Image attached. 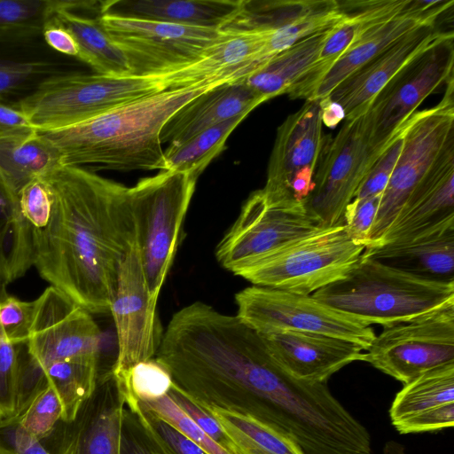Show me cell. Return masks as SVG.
Returning a JSON list of instances; mask_svg holds the SVG:
<instances>
[{"label":"cell","instance_id":"1","mask_svg":"<svg viewBox=\"0 0 454 454\" xmlns=\"http://www.w3.org/2000/svg\"><path fill=\"white\" fill-rule=\"evenodd\" d=\"M43 177L53 201L34 236V266L90 313L110 312L121 262L136 242L129 187L75 166Z\"/></svg>","mask_w":454,"mask_h":454},{"label":"cell","instance_id":"2","mask_svg":"<svg viewBox=\"0 0 454 454\" xmlns=\"http://www.w3.org/2000/svg\"><path fill=\"white\" fill-rule=\"evenodd\" d=\"M226 82H200L166 90L118 106L69 127L38 131L59 153L62 165L116 171H164L160 132L184 106Z\"/></svg>","mask_w":454,"mask_h":454},{"label":"cell","instance_id":"3","mask_svg":"<svg viewBox=\"0 0 454 454\" xmlns=\"http://www.w3.org/2000/svg\"><path fill=\"white\" fill-rule=\"evenodd\" d=\"M312 296L371 325L387 327L453 306L454 281L423 278L363 254L346 277Z\"/></svg>","mask_w":454,"mask_h":454},{"label":"cell","instance_id":"4","mask_svg":"<svg viewBox=\"0 0 454 454\" xmlns=\"http://www.w3.org/2000/svg\"><path fill=\"white\" fill-rule=\"evenodd\" d=\"M164 76L69 73L50 78L12 104L37 131L85 121L135 99L166 90Z\"/></svg>","mask_w":454,"mask_h":454},{"label":"cell","instance_id":"5","mask_svg":"<svg viewBox=\"0 0 454 454\" xmlns=\"http://www.w3.org/2000/svg\"><path fill=\"white\" fill-rule=\"evenodd\" d=\"M197 180L189 173L164 170L129 187L136 247L155 300L174 262Z\"/></svg>","mask_w":454,"mask_h":454},{"label":"cell","instance_id":"6","mask_svg":"<svg viewBox=\"0 0 454 454\" xmlns=\"http://www.w3.org/2000/svg\"><path fill=\"white\" fill-rule=\"evenodd\" d=\"M365 247L348 235L344 224L322 228L252 262L238 270L253 284L312 295L348 275Z\"/></svg>","mask_w":454,"mask_h":454},{"label":"cell","instance_id":"7","mask_svg":"<svg viewBox=\"0 0 454 454\" xmlns=\"http://www.w3.org/2000/svg\"><path fill=\"white\" fill-rule=\"evenodd\" d=\"M446 85L436 106L416 112L409 120L402 153L382 193L366 248L380 243L411 192L454 148V78Z\"/></svg>","mask_w":454,"mask_h":454},{"label":"cell","instance_id":"8","mask_svg":"<svg viewBox=\"0 0 454 454\" xmlns=\"http://www.w3.org/2000/svg\"><path fill=\"white\" fill-rule=\"evenodd\" d=\"M370 110L346 121L332 137L314 176V189L303 201L308 213L322 228L343 224L346 207L388 141L373 140Z\"/></svg>","mask_w":454,"mask_h":454},{"label":"cell","instance_id":"9","mask_svg":"<svg viewBox=\"0 0 454 454\" xmlns=\"http://www.w3.org/2000/svg\"><path fill=\"white\" fill-rule=\"evenodd\" d=\"M237 317L263 333L295 331L341 339L364 351L376 334L370 324L331 307L312 295L252 286L235 295Z\"/></svg>","mask_w":454,"mask_h":454},{"label":"cell","instance_id":"10","mask_svg":"<svg viewBox=\"0 0 454 454\" xmlns=\"http://www.w3.org/2000/svg\"><path fill=\"white\" fill-rule=\"evenodd\" d=\"M100 23L122 51L132 76H161L199 60L226 30L99 15Z\"/></svg>","mask_w":454,"mask_h":454},{"label":"cell","instance_id":"11","mask_svg":"<svg viewBox=\"0 0 454 454\" xmlns=\"http://www.w3.org/2000/svg\"><path fill=\"white\" fill-rule=\"evenodd\" d=\"M322 229L303 202L270 200L263 192L251 193L232 226L217 245L219 263L235 274L252 262Z\"/></svg>","mask_w":454,"mask_h":454},{"label":"cell","instance_id":"12","mask_svg":"<svg viewBox=\"0 0 454 454\" xmlns=\"http://www.w3.org/2000/svg\"><path fill=\"white\" fill-rule=\"evenodd\" d=\"M383 328L365 350L364 362L403 384L454 364V305Z\"/></svg>","mask_w":454,"mask_h":454},{"label":"cell","instance_id":"13","mask_svg":"<svg viewBox=\"0 0 454 454\" xmlns=\"http://www.w3.org/2000/svg\"><path fill=\"white\" fill-rule=\"evenodd\" d=\"M453 39L452 31L443 32L375 97L369 110L376 144L388 141L428 96L454 78Z\"/></svg>","mask_w":454,"mask_h":454},{"label":"cell","instance_id":"14","mask_svg":"<svg viewBox=\"0 0 454 454\" xmlns=\"http://www.w3.org/2000/svg\"><path fill=\"white\" fill-rule=\"evenodd\" d=\"M101 332L91 313L50 286L34 301L33 320L24 352L42 369L75 357L99 356Z\"/></svg>","mask_w":454,"mask_h":454},{"label":"cell","instance_id":"15","mask_svg":"<svg viewBox=\"0 0 454 454\" xmlns=\"http://www.w3.org/2000/svg\"><path fill=\"white\" fill-rule=\"evenodd\" d=\"M157 301L149 293L135 242L121 262L110 307L118 346L113 379L134 364L155 357L164 333L156 311Z\"/></svg>","mask_w":454,"mask_h":454},{"label":"cell","instance_id":"16","mask_svg":"<svg viewBox=\"0 0 454 454\" xmlns=\"http://www.w3.org/2000/svg\"><path fill=\"white\" fill-rule=\"evenodd\" d=\"M332 136L323 132L318 99L306 100L279 125L262 189L270 200H294L290 184L300 172L316 173Z\"/></svg>","mask_w":454,"mask_h":454},{"label":"cell","instance_id":"17","mask_svg":"<svg viewBox=\"0 0 454 454\" xmlns=\"http://www.w3.org/2000/svg\"><path fill=\"white\" fill-rule=\"evenodd\" d=\"M117 392V391H116ZM99 385L72 421L59 420L41 442L49 454H120L124 403Z\"/></svg>","mask_w":454,"mask_h":454},{"label":"cell","instance_id":"18","mask_svg":"<svg viewBox=\"0 0 454 454\" xmlns=\"http://www.w3.org/2000/svg\"><path fill=\"white\" fill-rule=\"evenodd\" d=\"M442 33L436 23L407 33L340 82L328 97L342 106L346 121L364 114L386 84Z\"/></svg>","mask_w":454,"mask_h":454},{"label":"cell","instance_id":"19","mask_svg":"<svg viewBox=\"0 0 454 454\" xmlns=\"http://www.w3.org/2000/svg\"><path fill=\"white\" fill-rule=\"evenodd\" d=\"M260 335L272 357L287 372L310 383H326L344 366L364 360L360 346L338 338L295 331Z\"/></svg>","mask_w":454,"mask_h":454},{"label":"cell","instance_id":"20","mask_svg":"<svg viewBox=\"0 0 454 454\" xmlns=\"http://www.w3.org/2000/svg\"><path fill=\"white\" fill-rule=\"evenodd\" d=\"M400 434L422 433L454 425V364L426 372L395 395L389 410Z\"/></svg>","mask_w":454,"mask_h":454},{"label":"cell","instance_id":"21","mask_svg":"<svg viewBox=\"0 0 454 454\" xmlns=\"http://www.w3.org/2000/svg\"><path fill=\"white\" fill-rule=\"evenodd\" d=\"M453 4V0H411L403 12L374 27L346 50L321 79L309 100L327 97L340 82L400 37L421 26L436 23L440 15Z\"/></svg>","mask_w":454,"mask_h":454},{"label":"cell","instance_id":"22","mask_svg":"<svg viewBox=\"0 0 454 454\" xmlns=\"http://www.w3.org/2000/svg\"><path fill=\"white\" fill-rule=\"evenodd\" d=\"M225 35L212 44L196 62L165 74L168 90L200 82H231L256 68V59L271 30L224 29Z\"/></svg>","mask_w":454,"mask_h":454},{"label":"cell","instance_id":"23","mask_svg":"<svg viewBox=\"0 0 454 454\" xmlns=\"http://www.w3.org/2000/svg\"><path fill=\"white\" fill-rule=\"evenodd\" d=\"M411 0L339 2L344 19L331 29L309 70L288 92L292 99L309 100L319 82L333 64L353 43L377 26L387 22L410 4Z\"/></svg>","mask_w":454,"mask_h":454},{"label":"cell","instance_id":"24","mask_svg":"<svg viewBox=\"0 0 454 454\" xmlns=\"http://www.w3.org/2000/svg\"><path fill=\"white\" fill-rule=\"evenodd\" d=\"M267 101L241 80L216 86L179 109L160 132L162 145L176 147L201 131L239 115H248Z\"/></svg>","mask_w":454,"mask_h":454},{"label":"cell","instance_id":"25","mask_svg":"<svg viewBox=\"0 0 454 454\" xmlns=\"http://www.w3.org/2000/svg\"><path fill=\"white\" fill-rule=\"evenodd\" d=\"M453 220L454 148H451L411 192L378 246L409 239Z\"/></svg>","mask_w":454,"mask_h":454},{"label":"cell","instance_id":"26","mask_svg":"<svg viewBox=\"0 0 454 454\" xmlns=\"http://www.w3.org/2000/svg\"><path fill=\"white\" fill-rule=\"evenodd\" d=\"M363 254L423 278L454 281V220Z\"/></svg>","mask_w":454,"mask_h":454},{"label":"cell","instance_id":"27","mask_svg":"<svg viewBox=\"0 0 454 454\" xmlns=\"http://www.w3.org/2000/svg\"><path fill=\"white\" fill-rule=\"evenodd\" d=\"M243 0H109L101 14L176 25L223 29L241 10Z\"/></svg>","mask_w":454,"mask_h":454},{"label":"cell","instance_id":"28","mask_svg":"<svg viewBox=\"0 0 454 454\" xmlns=\"http://www.w3.org/2000/svg\"><path fill=\"white\" fill-rule=\"evenodd\" d=\"M60 165L57 150L34 128L0 135V180L14 203L24 185Z\"/></svg>","mask_w":454,"mask_h":454},{"label":"cell","instance_id":"29","mask_svg":"<svg viewBox=\"0 0 454 454\" xmlns=\"http://www.w3.org/2000/svg\"><path fill=\"white\" fill-rule=\"evenodd\" d=\"M332 28L303 38L240 80L266 100L287 94L314 65Z\"/></svg>","mask_w":454,"mask_h":454},{"label":"cell","instance_id":"30","mask_svg":"<svg viewBox=\"0 0 454 454\" xmlns=\"http://www.w3.org/2000/svg\"><path fill=\"white\" fill-rule=\"evenodd\" d=\"M51 18L72 34L81 50L80 61L96 74L130 75L125 56L103 28L99 15L92 18L63 8Z\"/></svg>","mask_w":454,"mask_h":454},{"label":"cell","instance_id":"31","mask_svg":"<svg viewBox=\"0 0 454 454\" xmlns=\"http://www.w3.org/2000/svg\"><path fill=\"white\" fill-rule=\"evenodd\" d=\"M200 405L217 420L236 454H306L295 440L270 424L238 411Z\"/></svg>","mask_w":454,"mask_h":454},{"label":"cell","instance_id":"32","mask_svg":"<svg viewBox=\"0 0 454 454\" xmlns=\"http://www.w3.org/2000/svg\"><path fill=\"white\" fill-rule=\"evenodd\" d=\"M60 58L37 52L0 49V102L13 104L43 82L74 73Z\"/></svg>","mask_w":454,"mask_h":454},{"label":"cell","instance_id":"33","mask_svg":"<svg viewBox=\"0 0 454 454\" xmlns=\"http://www.w3.org/2000/svg\"><path fill=\"white\" fill-rule=\"evenodd\" d=\"M64 0H0V49L43 47L45 21L63 7Z\"/></svg>","mask_w":454,"mask_h":454},{"label":"cell","instance_id":"34","mask_svg":"<svg viewBox=\"0 0 454 454\" xmlns=\"http://www.w3.org/2000/svg\"><path fill=\"white\" fill-rule=\"evenodd\" d=\"M98 359L97 356L75 357L42 368L43 377L60 400L61 420H74L82 405L95 392L98 382Z\"/></svg>","mask_w":454,"mask_h":454},{"label":"cell","instance_id":"35","mask_svg":"<svg viewBox=\"0 0 454 454\" xmlns=\"http://www.w3.org/2000/svg\"><path fill=\"white\" fill-rule=\"evenodd\" d=\"M247 115H239L207 129L184 144L164 151L168 171L185 172L199 178L225 147L231 132Z\"/></svg>","mask_w":454,"mask_h":454},{"label":"cell","instance_id":"36","mask_svg":"<svg viewBox=\"0 0 454 454\" xmlns=\"http://www.w3.org/2000/svg\"><path fill=\"white\" fill-rule=\"evenodd\" d=\"M124 406L134 415L141 434L154 454H207L181 432L129 396Z\"/></svg>","mask_w":454,"mask_h":454},{"label":"cell","instance_id":"37","mask_svg":"<svg viewBox=\"0 0 454 454\" xmlns=\"http://www.w3.org/2000/svg\"><path fill=\"white\" fill-rule=\"evenodd\" d=\"M119 397L153 401L166 395L173 380L168 369L155 358L139 362L123 374L112 378Z\"/></svg>","mask_w":454,"mask_h":454},{"label":"cell","instance_id":"38","mask_svg":"<svg viewBox=\"0 0 454 454\" xmlns=\"http://www.w3.org/2000/svg\"><path fill=\"white\" fill-rule=\"evenodd\" d=\"M138 403L142 408L153 412L177 429L206 453L233 454L212 440L168 394L153 401H138Z\"/></svg>","mask_w":454,"mask_h":454},{"label":"cell","instance_id":"39","mask_svg":"<svg viewBox=\"0 0 454 454\" xmlns=\"http://www.w3.org/2000/svg\"><path fill=\"white\" fill-rule=\"evenodd\" d=\"M17 416L22 426L42 441L61 419L62 405L54 388L47 383Z\"/></svg>","mask_w":454,"mask_h":454},{"label":"cell","instance_id":"40","mask_svg":"<svg viewBox=\"0 0 454 454\" xmlns=\"http://www.w3.org/2000/svg\"><path fill=\"white\" fill-rule=\"evenodd\" d=\"M52 201V194L45 179L43 176L35 178L18 192L11 216H18L37 231L47 225Z\"/></svg>","mask_w":454,"mask_h":454},{"label":"cell","instance_id":"41","mask_svg":"<svg viewBox=\"0 0 454 454\" xmlns=\"http://www.w3.org/2000/svg\"><path fill=\"white\" fill-rule=\"evenodd\" d=\"M24 345H15L0 327V419L17 412V387Z\"/></svg>","mask_w":454,"mask_h":454},{"label":"cell","instance_id":"42","mask_svg":"<svg viewBox=\"0 0 454 454\" xmlns=\"http://www.w3.org/2000/svg\"><path fill=\"white\" fill-rule=\"evenodd\" d=\"M408 122L409 121L395 134L371 167L354 199L361 200L383 193L402 153Z\"/></svg>","mask_w":454,"mask_h":454},{"label":"cell","instance_id":"43","mask_svg":"<svg viewBox=\"0 0 454 454\" xmlns=\"http://www.w3.org/2000/svg\"><path fill=\"white\" fill-rule=\"evenodd\" d=\"M34 301L15 296L0 299V327L15 345H25L33 320Z\"/></svg>","mask_w":454,"mask_h":454},{"label":"cell","instance_id":"44","mask_svg":"<svg viewBox=\"0 0 454 454\" xmlns=\"http://www.w3.org/2000/svg\"><path fill=\"white\" fill-rule=\"evenodd\" d=\"M381 196L382 193L361 200L353 199L343 214V224L348 235L365 248L369 246L370 232Z\"/></svg>","mask_w":454,"mask_h":454},{"label":"cell","instance_id":"45","mask_svg":"<svg viewBox=\"0 0 454 454\" xmlns=\"http://www.w3.org/2000/svg\"><path fill=\"white\" fill-rule=\"evenodd\" d=\"M168 395L212 440L228 451L236 454L231 439L208 411L192 400L174 382Z\"/></svg>","mask_w":454,"mask_h":454},{"label":"cell","instance_id":"46","mask_svg":"<svg viewBox=\"0 0 454 454\" xmlns=\"http://www.w3.org/2000/svg\"><path fill=\"white\" fill-rule=\"evenodd\" d=\"M0 454H49L17 415L0 419Z\"/></svg>","mask_w":454,"mask_h":454},{"label":"cell","instance_id":"47","mask_svg":"<svg viewBox=\"0 0 454 454\" xmlns=\"http://www.w3.org/2000/svg\"><path fill=\"white\" fill-rule=\"evenodd\" d=\"M43 38L51 50L80 60L81 50L76 40L67 29L51 17L43 25Z\"/></svg>","mask_w":454,"mask_h":454},{"label":"cell","instance_id":"48","mask_svg":"<svg viewBox=\"0 0 454 454\" xmlns=\"http://www.w3.org/2000/svg\"><path fill=\"white\" fill-rule=\"evenodd\" d=\"M120 454H154L145 441L134 415L125 406Z\"/></svg>","mask_w":454,"mask_h":454},{"label":"cell","instance_id":"49","mask_svg":"<svg viewBox=\"0 0 454 454\" xmlns=\"http://www.w3.org/2000/svg\"><path fill=\"white\" fill-rule=\"evenodd\" d=\"M33 128L26 117L12 105L0 102V135Z\"/></svg>","mask_w":454,"mask_h":454},{"label":"cell","instance_id":"50","mask_svg":"<svg viewBox=\"0 0 454 454\" xmlns=\"http://www.w3.org/2000/svg\"><path fill=\"white\" fill-rule=\"evenodd\" d=\"M318 100L323 125L329 129H334L341 121L345 120V113L340 105L332 101L328 96Z\"/></svg>","mask_w":454,"mask_h":454},{"label":"cell","instance_id":"51","mask_svg":"<svg viewBox=\"0 0 454 454\" xmlns=\"http://www.w3.org/2000/svg\"><path fill=\"white\" fill-rule=\"evenodd\" d=\"M14 206V201L0 180V222L3 223V232L6 229Z\"/></svg>","mask_w":454,"mask_h":454},{"label":"cell","instance_id":"52","mask_svg":"<svg viewBox=\"0 0 454 454\" xmlns=\"http://www.w3.org/2000/svg\"><path fill=\"white\" fill-rule=\"evenodd\" d=\"M382 454H406L403 445L394 441H389L385 444Z\"/></svg>","mask_w":454,"mask_h":454},{"label":"cell","instance_id":"53","mask_svg":"<svg viewBox=\"0 0 454 454\" xmlns=\"http://www.w3.org/2000/svg\"><path fill=\"white\" fill-rule=\"evenodd\" d=\"M1 239H2V238H1V231H0V240H1Z\"/></svg>","mask_w":454,"mask_h":454},{"label":"cell","instance_id":"54","mask_svg":"<svg viewBox=\"0 0 454 454\" xmlns=\"http://www.w3.org/2000/svg\"><path fill=\"white\" fill-rule=\"evenodd\" d=\"M0 266H1V262H0Z\"/></svg>","mask_w":454,"mask_h":454}]
</instances>
